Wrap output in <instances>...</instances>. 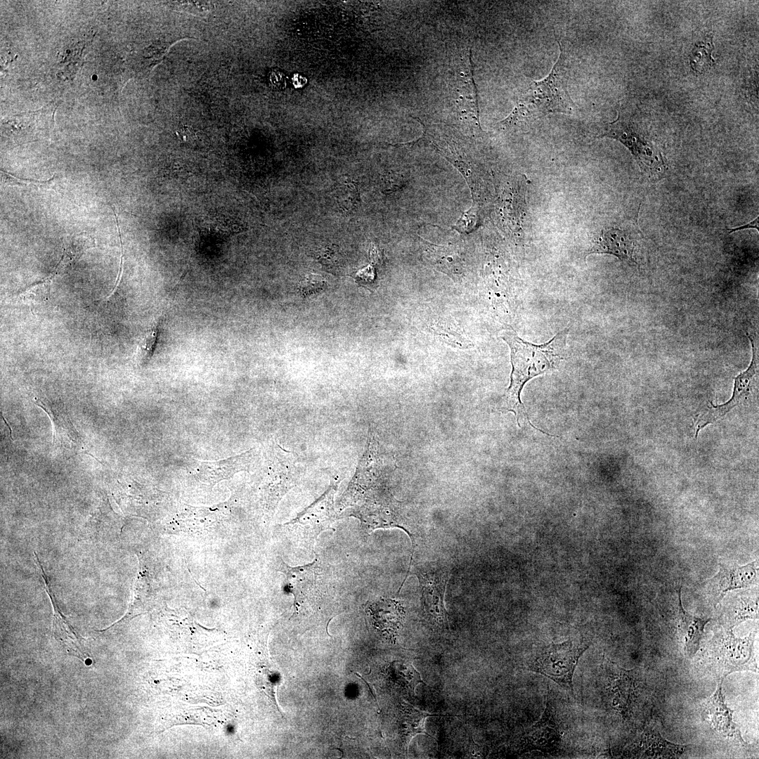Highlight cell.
I'll list each match as a JSON object with an SVG mask.
<instances>
[{"label":"cell","instance_id":"cell-1","mask_svg":"<svg viewBox=\"0 0 759 759\" xmlns=\"http://www.w3.org/2000/svg\"><path fill=\"white\" fill-rule=\"evenodd\" d=\"M568 333L569 329L566 328L547 342L538 345L523 340L514 330L502 332L501 337L510 349L512 367L510 384L505 398V410L515 414L518 424L521 417H526L536 428L529 422L520 399L521 391L531 379L557 367L565 354Z\"/></svg>","mask_w":759,"mask_h":759},{"label":"cell","instance_id":"cell-2","mask_svg":"<svg viewBox=\"0 0 759 759\" xmlns=\"http://www.w3.org/2000/svg\"><path fill=\"white\" fill-rule=\"evenodd\" d=\"M560 54L550 74L543 79L532 82L524 91L517 106L503 120L505 126L525 119L550 113H569L574 109L567 87L569 65L559 45Z\"/></svg>","mask_w":759,"mask_h":759},{"label":"cell","instance_id":"cell-3","mask_svg":"<svg viewBox=\"0 0 759 759\" xmlns=\"http://www.w3.org/2000/svg\"><path fill=\"white\" fill-rule=\"evenodd\" d=\"M755 632L744 638L737 637L732 629L720 625L701 649H699L695 666L697 670L713 677L724 679L739 671L758 672L754 651Z\"/></svg>","mask_w":759,"mask_h":759},{"label":"cell","instance_id":"cell-4","mask_svg":"<svg viewBox=\"0 0 759 759\" xmlns=\"http://www.w3.org/2000/svg\"><path fill=\"white\" fill-rule=\"evenodd\" d=\"M348 509L349 516L359 519L365 537L377 528H400L411 539L413 551L415 540L409 521L402 511L401 503L387 490L384 482L363 491L353 500Z\"/></svg>","mask_w":759,"mask_h":759},{"label":"cell","instance_id":"cell-5","mask_svg":"<svg viewBox=\"0 0 759 759\" xmlns=\"http://www.w3.org/2000/svg\"><path fill=\"white\" fill-rule=\"evenodd\" d=\"M337 483L330 485L327 490L298 516L283 525L290 543L296 547L313 551L318 536L332 526L338 517L334 507V497Z\"/></svg>","mask_w":759,"mask_h":759},{"label":"cell","instance_id":"cell-6","mask_svg":"<svg viewBox=\"0 0 759 759\" xmlns=\"http://www.w3.org/2000/svg\"><path fill=\"white\" fill-rule=\"evenodd\" d=\"M588 648L586 642L576 640L552 643L536 654L528 663V670L551 679L573 694V673Z\"/></svg>","mask_w":759,"mask_h":759},{"label":"cell","instance_id":"cell-7","mask_svg":"<svg viewBox=\"0 0 759 759\" xmlns=\"http://www.w3.org/2000/svg\"><path fill=\"white\" fill-rule=\"evenodd\" d=\"M602 687L604 697L615 711L623 716L630 713L640 696L638 689L643 683L637 669L625 670L605 659L602 665Z\"/></svg>","mask_w":759,"mask_h":759},{"label":"cell","instance_id":"cell-8","mask_svg":"<svg viewBox=\"0 0 759 759\" xmlns=\"http://www.w3.org/2000/svg\"><path fill=\"white\" fill-rule=\"evenodd\" d=\"M263 467L266 484L273 488L275 505L297 484L299 472L293 453L278 443H269L264 453Z\"/></svg>","mask_w":759,"mask_h":759},{"label":"cell","instance_id":"cell-9","mask_svg":"<svg viewBox=\"0 0 759 759\" xmlns=\"http://www.w3.org/2000/svg\"><path fill=\"white\" fill-rule=\"evenodd\" d=\"M422 605L428 618L438 625H448V613L444 605V593L448 580V570L441 566L429 565L417 569Z\"/></svg>","mask_w":759,"mask_h":759},{"label":"cell","instance_id":"cell-10","mask_svg":"<svg viewBox=\"0 0 759 759\" xmlns=\"http://www.w3.org/2000/svg\"><path fill=\"white\" fill-rule=\"evenodd\" d=\"M758 584V559L744 566L720 563L718 572L705 583V592L709 602L715 607L728 592Z\"/></svg>","mask_w":759,"mask_h":759},{"label":"cell","instance_id":"cell-11","mask_svg":"<svg viewBox=\"0 0 759 759\" xmlns=\"http://www.w3.org/2000/svg\"><path fill=\"white\" fill-rule=\"evenodd\" d=\"M746 336L752 349V359L748 368L734 378L732 395L729 401L720 405H714L711 401L706 410L699 415L695 423V437L703 428L722 418L732 409L741 403L750 394L752 381L758 372V354L753 339L748 334H746Z\"/></svg>","mask_w":759,"mask_h":759},{"label":"cell","instance_id":"cell-12","mask_svg":"<svg viewBox=\"0 0 759 759\" xmlns=\"http://www.w3.org/2000/svg\"><path fill=\"white\" fill-rule=\"evenodd\" d=\"M562 734L554 707L547 696L541 718L524 733L520 750L521 752L540 751L555 754L561 748Z\"/></svg>","mask_w":759,"mask_h":759},{"label":"cell","instance_id":"cell-13","mask_svg":"<svg viewBox=\"0 0 759 759\" xmlns=\"http://www.w3.org/2000/svg\"><path fill=\"white\" fill-rule=\"evenodd\" d=\"M724 679H720L714 694L704 701L702 716L711 729L724 739L738 745L747 746L743 740L739 727L733 721V711L727 707L722 692Z\"/></svg>","mask_w":759,"mask_h":759},{"label":"cell","instance_id":"cell-14","mask_svg":"<svg viewBox=\"0 0 759 759\" xmlns=\"http://www.w3.org/2000/svg\"><path fill=\"white\" fill-rule=\"evenodd\" d=\"M602 136L617 139L624 144L644 171L661 169L664 165L660 154L655 153L654 148L649 145L630 123L619 117L616 121L609 124L608 131Z\"/></svg>","mask_w":759,"mask_h":759},{"label":"cell","instance_id":"cell-15","mask_svg":"<svg viewBox=\"0 0 759 759\" xmlns=\"http://www.w3.org/2000/svg\"><path fill=\"white\" fill-rule=\"evenodd\" d=\"M688 749L665 739L654 729L647 728L624 751V755L632 758H678Z\"/></svg>","mask_w":759,"mask_h":759},{"label":"cell","instance_id":"cell-16","mask_svg":"<svg viewBox=\"0 0 759 759\" xmlns=\"http://www.w3.org/2000/svg\"><path fill=\"white\" fill-rule=\"evenodd\" d=\"M636 244L632 235L626 231L610 228L602 230L588 250L591 254H609L631 265L637 264L635 258Z\"/></svg>","mask_w":759,"mask_h":759},{"label":"cell","instance_id":"cell-17","mask_svg":"<svg viewBox=\"0 0 759 759\" xmlns=\"http://www.w3.org/2000/svg\"><path fill=\"white\" fill-rule=\"evenodd\" d=\"M365 611L374 628L394 641L405 615L401 604L394 599L381 598L368 604Z\"/></svg>","mask_w":759,"mask_h":759},{"label":"cell","instance_id":"cell-18","mask_svg":"<svg viewBox=\"0 0 759 759\" xmlns=\"http://www.w3.org/2000/svg\"><path fill=\"white\" fill-rule=\"evenodd\" d=\"M758 618V589L737 592L727 599L722 607L720 623L733 629L748 619Z\"/></svg>","mask_w":759,"mask_h":759},{"label":"cell","instance_id":"cell-19","mask_svg":"<svg viewBox=\"0 0 759 759\" xmlns=\"http://www.w3.org/2000/svg\"><path fill=\"white\" fill-rule=\"evenodd\" d=\"M257 450L249 449L235 456L216 461H199L195 467L197 474L205 480L219 481L228 479L236 472L248 470L257 458Z\"/></svg>","mask_w":759,"mask_h":759},{"label":"cell","instance_id":"cell-20","mask_svg":"<svg viewBox=\"0 0 759 759\" xmlns=\"http://www.w3.org/2000/svg\"><path fill=\"white\" fill-rule=\"evenodd\" d=\"M37 560L40 568L41 576L44 579L46 584L45 588L53 606L54 614L53 626L54 635L70 654L74 655L83 661H85L88 659L89 655L85 651L81 638L60 612L54 598L53 593L50 589L43 567L41 563L38 562V558Z\"/></svg>","mask_w":759,"mask_h":759},{"label":"cell","instance_id":"cell-21","mask_svg":"<svg viewBox=\"0 0 759 759\" xmlns=\"http://www.w3.org/2000/svg\"><path fill=\"white\" fill-rule=\"evenodd\" d=\"M677 594L678 596V639L683 644L686 655L692 658L700 648L705 626L711 618H699L687 612L682 604L681 588L677 591Z\"/></svg>","mask_w":759,"mask_h":759},{"label":"cell","instance_id":"cell-22","mask_svg":"<svg viewBox=\"0 0 759 759\" xmlns=\"http://www.w3.org/2000/svg\"><path fill=\"white\" fill-rule=\"evenodd\" d=\"M36 403L49 415L53 426V443L61 447L80 450L82 448L81 438L74 428L65 410L49 406L38 398Z\"/></svg>","mask_w":759,"mask_h":759},{"label":"cell","instance_id":"cell-23","mask_svg":"<svg viewBox=\"0 0 759 759\" xmlns=\"http://www.w3.org/2000/svg\"><path fill=\"white\" fill-rule=\"evenodd\" d=\"M427 261L437 270L453 279H460L464 273V263L458 250L453 246H441L424 241Z\"/></svg>","mask_w":759,"mask_h":759},{"label":"cell","instance_id":"cell-24","mask_svg":"<svg viewBox=\"0 0 759 759\" xmlns=\"http://www.w3.org/2000/svg\"><path fill=\"white\" fill-rule=\"evenodd\" d=\"M425 711L417 710L406 702L402 703V716L401 720V732L405 741H409L417 734H424L431 737L424 729V720L427 717L437 716Z\"/></svg>","mask_w":759,"mask_h":759},{"label":"cell","instance_id":"cell-25","mask_svg":"<svg viewBox=\"0 0 759 759\" xmlns=\"http://www.w3.org/2000/svg\"><path fill=\"white\" fill-rule=\"evenodd\" d=\"M333 199L337 209L349 214L360 205V195L356 183L350 179L339 182L333 191Z\"/></svg>","mask_w":759,"mask_h":759},{"label":"cell","instance_id":"cell-26","mask_svg":"<svg viewBox=\"0 0 759 759\" xmlns=\"http://www.w3.org/2000/svg\"><path fill=\"white\" fill-rule=\"evenodd\" d=\"M713 45L711 41H702L699 45L696 44L690 56V64L694 70L697 72H703L713 65V59L711 53Z\"/></svg>","mask_w":759,"mask_h":759},{"label":"cell","instance_id":"cell-27","mask_svg":"<svg viewBox=\"0 0 759 759\" xmlns=\"http://www.w3.org/2000/svg\"><path fill=\"white\" fill-rule=\"evenodd\" d=\"M398 674L401 682L406 688L415 694V689L420 683L424 684L420 674L415 670L412 664V661H404L398 663Z\"/></svg>","mask_w":759,"mask_h":759},{"label":"cell","instance_id":"cell-28","mask_svg":"<svg viewBox=\"0 0 759 759\" xmlns=\"http://www.w3.org/2000/svg\"><path fill=\"white\" fill-rule=\"evenodd\" d=\"M188 39H190V38H188V37H187V38H181V39L176 40L175 41H171V42H162V41H160V42H157L156 44H154L153 46L148 47V48L146 49V53H145V56L147 58H150V65L155 67V65H157L158 63H160L162 62L164 56L167 54V53L169 51L170 48L174 44H176L177 41H179L180 40Z\"/></svg>","mask_w":759,"mask_h":759},{"label":"cell","instance_id":"cell-29","mask_svg":"<svg viewBox=\"0 0 759 759\" xmlns=\"http://www.w3.org/2000/svg\"><path fill=\"white\" fill-rule=\"evenodd\" d=\"M326 284L325 280L316 274H309L299 283V290L302 294L310 295L322 290Z\"/></svg>","mask_w":759,"mask_h":759},{"label":"cell","instance_id":"cell-30","mask_svg":"<svg viewBox=\"0 0 759 759\" xmlns=\"http://www.w3.org/2000/svg\"><path fill=\"white\" fill-rule=\"evenodd\" d=\"M174 4L178 8L195 14L206 13L212 8V4L207 1H178Z\"/></svg>","mask_w":759,"mask_h":759},{"label":"cell","instance_id":"cell-31","mask_svg":"<svg viewBox=\"0 0 759 759\" xmlns=\"http://www.w3.org/2000/svg\"><path fill=\"white\" fill-rule=\"evenodd\" d=\"M158 332L159 329L157 324L153 327L144 340L145 343L143 349L145 352V358L146 360L150 359L153 355L157 341Z\"/></svg>","mask_w":759,"mask_h":759},{"label":"cell","instance_id":"cell-32","mask_svg":"<svg viewBox=\"0 0 759 759\" xmlns=\"http://www.w3.org/2000/svg\"><path fill=\"white\" fill-rule=\"evenodd\" d=\"M339 252L333 247L326 246L319 252L318 259L326 266H333L337 263Z\"/></svg>","mask_w":759,"mask_h":759},{"label":"cell","instance_id":"cell-33","mask_svg":"<svg viewBox=\"0 0 759 759\" xmlns=\"http://www.w3.org/2000/svg\"><path fill=\"white\" fill-rule=\"evenodd\" d=\"M177 132L179 136L184 142H190L195 138V132L188 126H182Z\"/></svg>","mask_w":759,"mask_h":759},{"label":"cell","instance_id":"cell-34","mask_svg":"<svg viewBox=\"0 0 759 759\" xmlns=\"http://www.w3.org/2000/svg\"><path fill=\"white\" fill-rule=\"evenodd\" d=\"M748 228H755V229H757L758 231V228H758V216L757 218H755L753 221H751V222H749V223H746L745 225H743V226H739V227H736V228H729L727 231H728L729 233H733V232H735V231H741V230H744V229H748Z\"/></svg>","mask_w":759,"mask_h":759},{"label":"cell","instance_id":"cell-35","mask_svg":"<svg viewBox=\"0 0 759 759\" xmlns=\"http://www.w3.org/2000/svg\"><path fill=\"white\" fill-rule=\"evenodd\" d=\"M1 171L4 172L6 174H7L8 176H10V177H11L13 179H16L18 180L24 181L32 182V183H48L49 181L53 180L56 176V174H53V176H51V178H50L49 179H48L46 181H38V180H34V179H23V178L15 177V176L11 175L10 173L4 171L2 169H1Z\"/></svg>","mask_w":759,"mask_h":759}]
</instances>
